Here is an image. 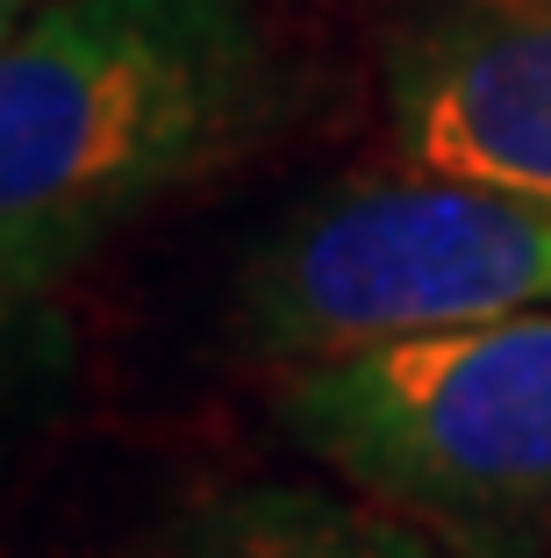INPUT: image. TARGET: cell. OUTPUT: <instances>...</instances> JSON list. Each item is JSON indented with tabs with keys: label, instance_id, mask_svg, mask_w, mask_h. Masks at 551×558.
<instances>
[{
	"label": "cell",
	"instance_id": "8992f818",
	"mask_svg": "<svg viewBox=\"0 0 551 558\" xmlns=\"http://www.w3.org/2000/svg\"><path fill=\"white\" fill-rule=\"evenodd\" d=\"M72 373V315L58 279L22 258H0V415L44 401Z\"/></svg>",
	"mask_w": 551,
	"mask_h": 558
},
{
	"label": "cell",
	"instance_id": "52a82bcc",
	"mask_svg": "<svg viewBox=\"0 0 551 558\" xmlns=\"http://www.w3.org/2000/svg\"><path fill=\"white\" fill-rule=\"evenodd\" d=\"M36 8H44V0H0V36L15 29V22H22V15H36Z\"/></svg>",
	"mask_w": 551,
	"mask_h": 558
},
{
	"label": "cell",
	"instance_id": "5b68a950",
	"mask_svg": "<svg viewBox=\"0 0 551 558\" xmlns=\"http://www.w3.org/2000/svg\"><path fill=\"white\" fill-rule=\"evenodd\" d=\"M144 558H452V544L358 487H243L165 523Z\"/></svg>",
	"mask_w": 551,
	"mask_h": 558
},
{
	"label": "cell",
	"instance_id": "277c9868",
	"mask_svg": "<svg viewBox=\"0 0 551 558\" xmlns=\"http://www.w3.org/2000/svg\"><path fill=\"white\" fill-rule=\"evenodd\" d=\"M380 94L408 165L551 201V0H416Z\"/></svg>",
	"mask_w": 551,
	"mask_h": 558
},
{
	"label": "cell",
	"instance_id": "7a4b0ae2",
	"mask_svg": "<svg viewBox=\"0 0 551 558\" xmlns=\"http://www.w3.org/2000/svg\"><path fill=\"white\" fill-rule=\"evenodd\" d=\"M287 437L466 558L551 551V308L287 365Z\"/></svg>",
	"mask_w": 551,
	"mask_h": 558
},
{
	"label": "cell",
	"instance_id": "6da1fadb",
	"mask_svg": "<svg viewBox=\"0 0 551 558\" xmlns=\"http://www.w3.org/2000/svg\"><path fill=\"white\" fill-rule=\"evenodd\" d=\"M287 108L259 0H44L0 36V258L65 279Z\"/></svg>",
	"mask_w": 551,
	"mask_h": 558
},
{
	"label": "cell",
	"instance_id": "3957f363",
	"mask_svg": "<svg viewBox=\"0 0 551 558\" xmlns=\"http://www.w3.org/2000/svg\"><path fill=\"white\" fill-rule=\"evenodd\" d=\"M551 308V201L466 172H358L301 194L229 287V337L265 365H315L394 337Z\"/></svg>",
	"mask_w": 551,
	"mask_h": 558
}]
</instances>
